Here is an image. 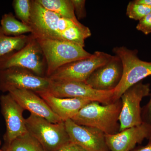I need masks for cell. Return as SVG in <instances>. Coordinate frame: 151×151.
I'll use <instances>...</instances> for the list:
<instances>
[{
    "label": "cell",
    "instance_id": "obj_24",
    "mask_svg": "<svg viewBox=\"0 0 151 151\" xmlns=\"http://www.w3.org/2000/svg\"><path fill=\"white\" fill-rule=\"evenodd\" d=\"M136 28L146 35L151 33V12L139 21Z\"/></svg>",
    "mask_w": 151,
    "mask_h": 151
},
{
    "label": "cell",
    "instance_id": "obj_27",
    "mask_svg": "<svg viewBox=\"0 0 151 151\" xmlns=\"http://www.w3.org/2000/svg\"><path fill=\"white\" fill-rule=\"evenodd\" d=\"M149 140V142L146 145L135 148L131 151H151V138Z\"/></svg>",
    "mask_w": 151,
    "mask_h": 151
},
{
    "label": "cell",
    "instance_id": "obj_4",
    "mask_svg": "<svg viewBox=\"0 0 151 151\" xmlns=\"http://www.w3.org/2000/svg\"><path fill=\"white\" fill-rule=\"evenodd\" d=\"M113 52L119 58L123 66L122 78L114 89V100L116 101L120 100L127 89L151 75V62L141 60L137 50L116 47L113 49Z\"/></svg>",
    "mask_w": 151,
    "mask_h": 151
},
{
    "label": "cell",
    "instance_id": "obj_26",
    "mask_svg": "<svg viewBox=\"0 0 151 151\" xmlns=\"http://www.w3.org/2000/svg\"><path fill=\"white\" fill-rule=\"evenodd\" d=\"M57 151H87L80 146L70 142Z\"/></svg>",
    "mask_w": 151,
    "mask_h": 151
},
{
    "label": "cell",
    "instance_id": "obj_18",
    "mask_svg": "<svg viewBox=\"0 0 151 151\" xmlns=\"http://www.w3.org/2000/svg\"><path fill=\"white\" fill-rule=\"evenodd\" d=\"M42 6L66 18L78 20L71 0H36Z\"/></svg>",
    "mask_w": 151,
    "mask_h": 151
},
{
    "label": "cell",
    "instance_id": "obj_3",
    "mask_svg": "<svg viewBox=\"0 0 151 151\" xmlns=\"http://www.w3.org/2000/svg\"><path fill=\"white\" fill-rule=\"evenodd\" d=\"M35 38L40 45L45 58L46 77L48 78L63 65L87 58L92 54L86 51L83 47L70 42Z\"/></svg>",
    "mask_w": 151,
    "mask_h": 151
},
{
    "label": "cell",
    "instance_id": "obj_5",
    "mask_svg": "<svg viewBox=\"0 0 151 151\" xmlns=\"http://www.w3.org/2000/svg\"><path fill=\"white\" fill-rule=\"evenodd\" d=\"M27 132L40 143L45 151H57L71 142L65 122L52 123L31 114L25 119Z\"/></svg>",
    "mask_w": 151,
    "mask_h": 151
},
{
    "label": "cell",
    "instance_id": "obj_15",
    "mask_svg": "<svg viewBox=\"0 0 151 151\" xmlns=\"http://www.w3.org/2000/svg\"><path fill=\"white\" fill-rule=\"evenodd\" d=\"M24 109L46 119L52 123L61 122L45 101L33 91L26 89H14L8 92Z\"/></svg>",
    "mask_w": 151,
    "mask_h": 151
},
{
    "label": "cell",
    "instance_id": "obj_21",
    "mask_svg": "<svg viewBox=\"0 0 151 151\" xmlns=\"http://www.w3.org/2000/svg\"><path fill=\"white\" fill-rule=\"evenodd\" d=\"M32 1L14 0L13 1L16 17L21 22L30 26L32 14Z\"/></svg>",
    "mask_w": 151,
    "mask_h": 151
},
{
    "label": "cell",
    "instance_id": "obj_7",
    "mask_svg": "<svg viewBox=\"0 0 151 151\" xmlns=\"http://www.w3.org/2000/svg\"><path fill=\"white\" fill-rule=\"evenodd\" d=\"M51 80L30 70L19 67L0 70V91L8 93L14 89H26L36 94L47 92Z\"/></svg>",
    "mask_w": 151,
    "mask_h": 151
},
{
    "label": "cell",
    "instance_id": "obj_30",
    "mask_svg": "<svg viewBox=\"0 0 151 151\" xmlns=\"http://www.w3.org/2000/svg\"><path fill=\"white\" fill-rule=\"evenodd\" d=\"M1 138H0V146H1Z\"/></svg>",
    "mask_w": 151,
    "mask_h": 151
},
{
    "label": "cell",
    "instance_id": "obj_20",
    "mask_svg": "<svg viewBox=\"0 0 151 151\" xmlns=\"http://www.w3.org/2000/svg\"><path fill=\"white\" fill-rule=\"evenodd\" d=\"M29 39V35H6L0 26V58L12 52L20 50L27 43Z\"/></svg>",
    "mask_w": 151,
    "mask_h": 151
},
{
    "label": "cell",
    "instance_id": "obj_12",
    "mask_svg": "<svg viewBox=\"0 0 151 151\" xmlns=\"http://www.w3.org/2000/svg\"><path fill=\"white\" fill-rule=\"evenodd\" d=\"M65 124L71 142L87 151H110L103 132L92 127L78 125L71 119L66 120Z\"/></svg>",
    "mask_w": 151,
    "mask_h": 151
},
{
    "label": "cell",
    "instance_id": "obj_29",
    "mask_svg": "<svg viewBox=\"0 0 151 151\" xmlns=\"http://www.w3.org/2000/svg\"><path fill=\"white\" fill-rule=\"evenodd\" d=\"M0 151H7L6 150H3V149H0Z\"/></svg>",
    "mask_w": 151,
    "mask_h": 151
},
{
    "label": "cell",
    "instance_id": "obj_11",
    "mask_svg": "<svg viewBox=\"0 0 151 151\" xmlns=\"http://www.w3.org/2000/svg\"><path fill=\"white\" fill-rule=\"evenodd\" d=\"M0 105L1 113L5 122L6 131L4 136V147H5L27 131L25 119L23 116L24 110L9 93L1 95Z\"/></svg>",
    "mask_w": 151,
    "mask_h": 151
},
{
    "label": "cell",
    "instance_id": "obj_6",
    "mask_svg": "<svg viewBox=\"0 0 151 151\" xmlns=\"http://www.w3.org/2000/svg\"><path fill=\"white\" fill-rule=\"evenodd\" d=\"M12 67L25 68L39 76L46 77V64L39 44L32 34L27 43L19 50L0 58V70Z\"/></svg>",
    "mask_w": 151,
    "mask_h": 151
},
{
    "label": "cell",
    "instance_id": "obj_31",
    "mask_svg": "<svg viewBox=\"0 0 151 151\" xmlns=\"http://www.w3.org/2000/svg\"><path fill=\"white\" fill-rule=\"evenodd\" d=\"M150 138H151V137H150Z\"/></svg>",
    "mask_w": 151,
    "mask_h": 151
},
{
    "label": "cell",
    "instance_id": "obj_22",
    "mask_svg": "<svg viewBox=\"0 0 151 151\" xmlns=\"http://www.w3.org/2000/svg\"><path fill=\"white\" fill-rule=\"evenodd\" d=\"M151 12V7L130 1L127 5V15L129 18L139 21Z\"/></svg>",
    "mask_w": 151,
    "mask_h": 151
},
{
    "label": "cell",
    "instance_id": "obj_25",
    "mask_svg": "<svg viewBox=\"0 0 151 151\" xmlns=\"http://www.w3.org/2000/svg\"><path fill=\"white\" fill-rule=\"evenodd\" d=\"M141 116L143 123L151 127V94L150 101L142 108Z\"/></svg>",
    "mask_w": 151,
    "mask_h": 151
},
{
    "label": "cell",
    "instance_id": "obj_14",
    "mask_svg": "<svg viewBox=\"0 0 151 151\" xmlns=\"http://www.w3.org/2000/svg\"><path fill=\"white\" fill-rule=\"evenodd\" d=\"M105 141L110 151H131L138 144L151 137V127L142 123L114 134H105Z\"/></svg>",
    "mask_w": 151,
    "mask_h": 151
},
{
    "label": "cell",
    "instance_id": "obj_2",
    "mask_svg": "<svg viewBox=\"0 0 151 151\" xmlns=\"http://www.w3.org/2000/svg\"><path fill=\"white\" fill-rule=\"evenodd\" d=\"M122 107L121 99L108 105L91 102L71 120L78 125L95 128L105 134H114L120 131L119 116Z\"/></svg>",
    "mask_w": 151,
    "mask_h": 151
},
{
    "label": "cell",
    "instance_id": "obj_8",
    "mask_svg": "<svg viewBox=\"0 0 151 151\" xmlns=\"http://www.w3.org/2000/svg\"><path fill=\"white\" fill-rule=\"evenodd\" d=\"M60 98H81L92 102L108 105L116 102L114 90L101 91L95 90L84 82L76 81H54L51 82L47 92Z\"/></svg>",
    "mask_w": 151,
    "mask_h": 151
},
{
    "label": "cell",
    "instance_id": "obj_9",
    "mask_svg": "<svg viewBox=\"0 0 151 151\" xmlns=\"http://www.w3.org/2000/svg\"><path fill=\"white\" fill-rule=\"evenodd\" d=\"M113 56L104 52L95 51L89 58L63 65L48 78L54 81L85 82L94 70L110 61Z\"/></svg>",
    "mask_w": 151,
    "mask_h": 151
},
{
    "label": "cell",
    "instance_id": "obj_28",
    "mask_svg": "<svg viewBox=\"0 0 151 151\" xmlns=\"http://www.w3.org/2000/svg\"><path fill=\"white\" fill-rule=\"evenodd\" d=\"M135 3L151 7V0H135Z\"/></svg>",
    "mask_w": 151,
    "mask_h": 151
},
{
    "label": "cell",
    "instance_id": "obj_1",
    "mask_svg": "<svg viewBox=\"0 0 151 151\" xmlns=\"http://www.w3.org/2000/svg\"><path fill=\"white\" fill-rule=\"evenodd\" d=\"M31 34L36 38L65 41L83 47L91 36L90 29L78 20L66 18L45 9L32 0Z\"/></svg>",
    "mask_w": 151,
    "mask_h": 151
},
{
    "label": "cell",
    "instance_id": "obj_17",
    "mask_svg": "<svg viewBox=\"0 0 151 151\" xmlns=\"http://www.w3.org/2000/svg\"><path fill=\"white\" fill-rule=\"evenodd\" d=\"M0 26L4 34L8 36H19L33 32L30 26L18 20L11 12L3 15Z\"/></svg>",
    "mask_w": 151,
    "mask_h": 151
},
{
    "label": "cell",
    "instance_id": "obj_13",
    "mask_svg": "<svg viewBox=\"0 0 151 151\" xmlns=\"http://www.w3.org/2000/svg\"><path fill=\"white\" fill-rule=\"evenodd\" d=\"M122 63L115 55L108 63L97 68L86 79L85 83L98 91L114 90L122 78Z\"/></svg>",
    "mask_w": 151,
    "mask_h": 151
},
{
    "label": "cell",
    "instance_id": "obj_16",
    "mask_svg": "<svg viewBox=\"0 0 151 151\" xmlns=\"http://www.w3.org/2000/svg\"><path fill=\"white\" fill-rule=\"evenodd\" d=\"M37 94L45 101L60 120L64 122L72 119L81 108L92 102L81 98H60L47 92Z\"/></svg>",
    "mask_w": 151,
    "mask_h": 151
},
{
    "label": "cell",
    "instance_id": "obj_10",
    "mask_svg": "<svg viewBox=\"0 0 151 151\" xmlns=\"http://www.w3.org/2000/svg\"><path fill=\"white\" fill-rule=\"evenodd\" d=\"M150 92V84H144L141 81L122 94L120 98L122 107L119 116V132L142 124L141 102L144 97L149 95Z\"/></svg>",
    "mask_w": 151,
    "mask_h": 151
},
{
    "label": "cell",
    "instance_id": "obj_23",
    "mask_svg": "<svg viewBox=\"0 0 151 151\" xmlns=\"http://www.w3.org/2000/svg\"><path fill=\"white\" fill-rule=\"evenodd\" d=\"M76 17L77 19H84L86 16L85 0H71Z\"/></svg>",
    "mask_w": 151,
    "mask_h": 151
},
{
    "label": "cell",
    "instance_id": "obj_19",
    "mask_svg": "<svg viewBox=\"0 0 151 151\" xmlns=\"http://www.w3.org/2000/svg\"><path fill=\"white\" fill-rule=\"evenodd\" d=\"M3 149L7 151H45L40 143L28 132Z\"/></svg>",
    "mask_w": 151,
    "mask_h": 151
}]
</instances>
